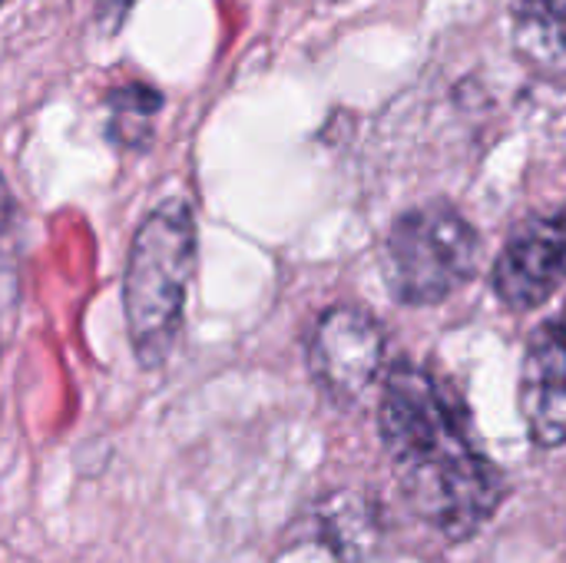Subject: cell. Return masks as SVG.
Returning a JSON list of instances; mask_svg holds the SVG:
<instances>
[{"mask_svg": "<svg viewBox=\"0 0 566 563\" xmlns=\"http://www.w3.org/2000/svg\"><path fill=\"white\" fill-rule=\"evenodd\" d=\"M0 202H7V186H3V179H0Z\"/></svg>", "mask_w": 566, "mask_h": 563, "instance_id": "11", "label": "cell"}, {"mask_svg": "<svg viewBox=\"0 0 566 563\" xmlns=\"http://www.w3.org/2000/svg\"><path fill=\"white\" fill-rule=\"evenodd\" d=\"M109 110H113V126L109 136L126 143V146H143L153 136L149 119L159 113L163 106V93L146 86V83H126L119 90H109L106 96Z\"/></svg>", "mask_w": 566, "mask_h": 563, "instance_id": "9", "label": "cell"}, {"mask_svg": "<svg viewBox=\"0 0 566 563\" xmlns=\"http://www.w3.org/2000/svg\"><path fill=\"white\" fill-rule=\"evenodd\" d=\"M322 538L345 563L365 557L378 541L371 508L358 494H335L322 504Z\"/></svg>", "mask_w": 566, "mask_h": 563, "instance_id": "8", "label": "cell"}, {"mask_svg": "<svg viewBox=\"0 0 566 563\" xmlns=\"http://www.w3.org/2000/svg\"><path fill=\"white\" fill-rule=\"evenodd\" d=\"M129 7H133V0H96V17L106 30H116Z\"/></svg>", "mask_w": 566, "mask_h": 563, "instance_id": "10", "label": "cell"}, {"mask_svg": "<svg viewBox=\"0 0 566 563\" xmlns=\"http://www.w3.org/2000/svg\"><path fill=\"white\" fill-rule=\"evenodd\" d=\"M0 3H3V0H0Z\"/></svg>", "mask_w": 566, "mask_h": 563, "instance_id": "12", "label": "cell"}, {"mask_svg": "<svg viewBox=\"0 0 566 563\" xmlns=\"http://www.w3.org/2000/svg\"><path fill=\"white\" fill-rule=\"evenodd\" d=\"M566 285V209L524 219L494 262V289L514 312L544 305Z\"/></svg>", "mask_w": 566, "mask_h": 563, "instance_id": "5", "label": "cell"}, {"mask_svg": "<svg viewBox=\"0 0 566 563\" xmlns=\"http://www.w3.org/2000/svg\"><path fill=\"white\" fill-rule=\"evenodd\" d=\"M196 265V216L186 199L156 206L133 236L123 309L143 368H159L179 335L186 289Z\"/></svg>", "mask_w": 566, "mask_h": 563, "instance_id": "2", "label": "cell"}, {"mask_svg": "<svg viewBox=\"0 0 566 563\" xmlns=\"http://www.w3.org/2000/svg\"><path fill=\"white\" fill-rule=\"evenodd\" d=\"M511 30L517 56L531 70L566 76V0H514Z\"/></svg>", "mask_w": 566, "mask_h": 563, "instance_id": "7", "label": "cell"}, {"mask_svg": "<svg viewBox=\"0 0 566 563\" xmlns=\"http://www.w3.org/2000/svg\"><path fill=\"white\" fill-rule=\"evenodd\" d=\"M381 445L408 508L451 541L474 538L504 498V475L474 445L464 402L428 368L398 362L378 408Z\"/></svg>", "mask_w": 566, "mask_h": 563, "instance_id": "1", "label": "cell"}, {"mask_svg": "<svg viewBox=\"0 0 566 563\" xmlns=\"http://www.w3.org/2000/svg\"><path fill=\"white\" fill-rule=\"evenodd\" d=\"M521 415L537 448L566 445V325L544 322L521 365Z\"/></svg>", "mask_w": 566, "mask_h": 563, "instance_id": "6", "label": "cell"}, {"mask_svg": "<svg viewBox=\"0 0 566 563\" xmlns=\"http://www.w3.org/2000/svg\"><path fill=\"white\" fill-rule=\"evenodd\" d=\"M481 269V236L444 199L401 212L385 239V285L405 305H434Z\"/></svg>", "mask_w": 566, "mask_h": 563, "instance_id": "3", "label": "cell"}, {"mask_svg": "<svg viewBox=\"0 0 566 563\" xmlns=\"http://www.w3.org/2000/svg\"><path fill=\"white\" fill-rule=\"evenodd\" d=\"M381 362L385 332L375 315L358 305H335L318 319L308 342V368L328 398L338 405L358 402L381 375Z\"/></svg>", "mask_w": 566, "mask_h": 563, "instance_id": "4", "label": "cell"}]
</instances>
